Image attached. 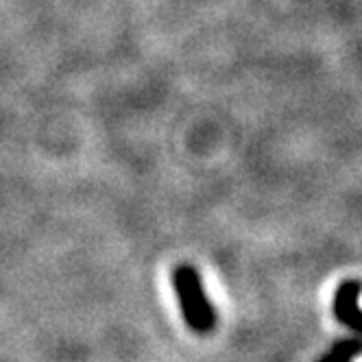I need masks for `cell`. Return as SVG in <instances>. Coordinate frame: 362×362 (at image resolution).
I'll return each instance as SVG.
<instances>
[{
    "label": "cell",
    "instance_id": "6da1fadb",
    "mask_svg": "<svg viewBox=\"0 0 362 362\" xmlns=\"http://www.w3.org/2000/svg\"><path fill=\"white\" fill-rule=\"evenodd\" d=\"M175 291L188 327L197 334L212 332L216 325L214 308L203 291L199 273L192 267H179L175 271Z\"/></svg>",
    "mask_w": 362,
    "mask_h": 362
},
{
    "label": "cell",
    "instance_id": "3957f363",
    "mask_svg": "<svg viewBox=\"0 0 362 362\" xmlns=\"http://www.w3.org/2000/svg\"><path fill=\"white\" fill-rule=\"evenodd\" d=\"M358 356H360V341L349 339V341L336 343L319 362H354Z\"/></svg>",
    "mask_w": 362,
    "mask_h": 362
},
{
    "label": "cell",
    "instance_id": "7a4b0ae2",
    "mask_svg": "<svg viewBox=\"0 0 362 362\" xmlns=\"http://www.w3.org/2000/svg\"><path fill=\"white\" fill-rule=\"evenodd\" d=\"M358 299H360V281L358 279H349L345 284H341L339 293H336L334 299V315L343 325L351 327L354 332H360V308H358Z\"/></svg>",
    "mask_w": 362,
    "mask_h": 362
}]
</instances>
